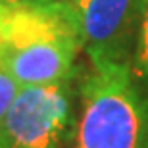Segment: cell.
Returning a JSON list of instances; mask_svg holds the SVG:
<instances>
[{
	"label": "cell",
	"instance_id": "5",
	"mask_svg": "<svg viewBox=\"0 0 148 148\" xmlns=\"http://www.w3.org/2000/svg\"><path fill=\"white\" fill-rule=\"evenodd\" d=\"M131 69L138 81L143 83L144 87H148V0H146V6H144L143 19H140L135 50H133Z\"/></svg>",
	"mask_w": 148,
	"mask_h": 148
},
{
	"label": "cell",
	"instance_id": "1",
	"mask_svg": "<svg viewBox=\"0 0 148 148\" xmlns=\"http://www.w3.org/2000/svg\"><path fill=\"white\" fill-rule=\"evenodd\" d=\"M81 50L69 0H6L0 62L19 87L71 81Z\"/></svg>",
	"mask_w": 148,
	"mask_h": 148
},
{
	"label": "cell",
	"instance_id": "3",
	"mask_svg": "<svg viewBox=\"0 0 148 148\" xmlns=\"http://www.w3.org/2000/svg\"><path fill=\"white\" fill-rule=\"evenodd\" d=\"M71 131L69 81L19 87L2 125L0 148H60Z\"/></svg>",
	"mask_w": 148,
	"mask_h": 148
},
{
	"label": "cell",
	"instance_id": "2",
	"mask_svg": "<svg viewBox=\"0 0 148 148\" xmlns=\"http://www.w3.org/2000/svg\"><path fill=\"white\" fill-rule=\"evenodd\" d=\"M73 148H148V94L131 64L90 66L79 88Z\"/></svg>",
	"mask_w": 148,
	"mask_h": 148
},
{
	"label": "cell",
	"instance_id": "7",
	"mask_svg": "<svg viewBox=\"0 0 148 148\" xmlns=\"http://www.w3.org/2000/svg\"><path fill=\"white\" fill-rule=\"evenodd\" d=\"M60 148H73V131H71V135H69V137H67L66 140L62 143Z\"/></svg>",
	"mask_w": 148,
	"mask_h": 148
},
{
	"label": "cell",
	"instance_id": "4",
	"mask_svg": "<svg viewBox=\"0 0 148 148\" xmlns=\"http://www.w3.org/2000/svg\"><path fill=\"white\" fill-rule=\"evenodd\" d=\"M92 67L131 64L146 0H69Z\"/></svg>",
	"mask_w": 148,
	"mask_h": 148
},
{
	"label": "cell",
	"instance_id": "6",
	"mask_svg": "<svg viewBox=\"0 0 148 148\" xmlns=\"http://www.w3.org/2000/svg\"><path fill=\"white\" fill-rule=\"evenodd\" d=\"M17 90H19V85L16 83V79L8 73L2 62H0V133H2V125H4L6 114L10 110L12 102L16 98Z\"/></svg>",
	"mask_w": 148,
	"mask_h": 148
}]
</instances>
